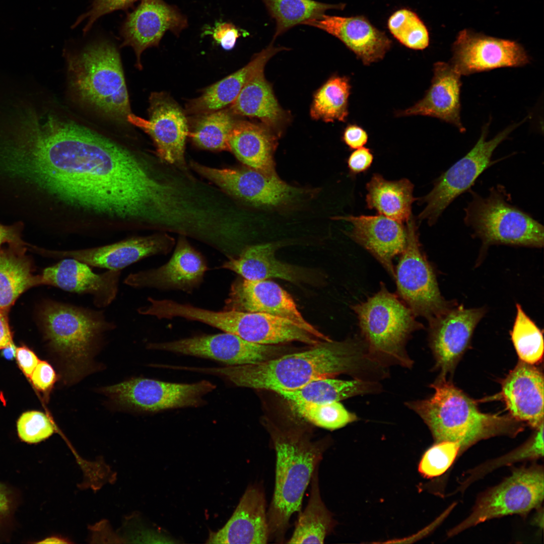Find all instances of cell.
<instances>
[{
	"label": "cell",
	"instance_id": "cell-1",
	"mask_svg": "<svg viewBox=\"0 0 544 544\" xmlns=\"http://www.w3.org/2000/svg\"><path fill=\"white\" fill-rule=\"evenodd\" d=\"M9 168L67 204L158 228L171 222L181 202L174 172L152 168L109 139L51 112L26 122Z\"/></svg>",
	"mask_w": 544,
	"mask_h": 544
},
{
	"label": "cell",
	"instance_id": "cell-2",
	"mask_svg": "<svg viewBox=\"0 0 544 544\" xmlns=\"http://www.w3.org/2000/svg\"><path fill=\"white\" fill-rule=\"evenodd\" d=\"M378 364L364 342L356 339L323 342L303 352L281 355L254 364L203 367L204 373L225 379L239 387L277 393L342 373L358 374Z\"/></svg>",
	"mask_w": 544,
	"mask_h": 544
},
{
	"label": "cell",
	"instance_id": "cell-3",
	"mask_svg": "<svg viewBox=\"0 0 544 544\" xmlns=\"http://www.w3.org/2000/svg\"><path fill=\"white\" fill-rule=\"evenodd\" d=\"M431 386L434 389L432 396L408 402L406 405L423 419L436 443L455 442L463 450L481 439L517 429L518 421L513 418L482 413L471 398L445 376H441Z\"/></svg>",
	"mask_w": 544,
	"mask_h": 544
},
{
	"label": "cell",
	"instance_id": "cell-4",
	"mask_svg": "<svg viewBox=\"0 0 544 544\" xmlns=\"http://www.w3.org/2000/svg\"><path fill=\"white\" fill-rule=\"evenodd\" d=\"M276 454L275 486L267 512L269 538L283 543L292 514L300 512L305 491L325 446L300 431H270Z\"/></svg>",
	"mask_w": 544,
	"mask_h": 544
},
{
	"label": "cell",
	"instance_id": "cell-5",
	"mask_svg": "<svg viewBox=\"0 0 544 544\" xmlns=\"http://www.w3.org/2000/svg\"><path fill=\"white\" fill-rule=\"evenodd\" d=\"M69 86L77 99L108 118L128 123L132 114L119 52L106 40L67 56Z\"/></svg>",
	"mask_w": 544,
	"mask_h": 544
},
{
	"label": "cell",
	"instance_id": "cell-6",
	"mask_svg": "<svg viewBox=\"0 0 544 544\" xmlns=\"http://www.w3.org/2000/svg\"><path fill=\"white\" fill-rule=\"evenodd\" d=\"M40 318L46 339L60 358L67 384L89 372L92 355L104 333L116 327L103 311L55 301L45 303Z\"/></svg>",
	"mask_w": 544,
	"mask_h": 544
},
{
	"label": "cell",
	"instance_id": "cell-7",
	"mask_svg": "<svg viewBox=\"0 0 544 544\" xmlns=\"http://www.w3.org/2000/svg\"><path fill=\"white\" fill-rule=\"evenodd\" d=\"M352 307L372 359L380 365L384 359L411 367L413 363L405 345L410 335L423 326L409 308L383 283L373 296Z\"/></svg>",
	"mask_w": 544,
	"mask_h": 544
},
{
	"label": "cell",
	"instance_id": "cell-8",
	"mask_svg": "<svg viewBox=\"0 0 544 544\" xmlns=\"http://www.w3.org/2000/svg\"><path fill=\"white\" fill-rule=\"evenodd\" d=\"M469 192L471 198L464 209V222L485 246H543V225L511 204L503 186L492 187L486 197L471 189Z\"/></svg>",
	"mask_w": 544,
	"mask_h": 544
},
{
	"label": "cell",
	"instance_id": "cell-9",
	"mask_svg": "<svg viewBox=\"0 0 544 544\" xmlns=\"http://www.w3.org/2000/svg\"><path fill=\"white\" fill-rule=\"evenodd\" d=\"M522 122L509 126L488 141L489 124L485 125L472 148L437 178L431 191L419 199L426 205L418 218L426 220L430 226L435 224L450 204L470 189L480 175L496 163L492 160L494 151Z\"/></svg>",
	"mask_w": 544,
	"mask_h": 544
},
{
	"label": "cell",
	"instance_id": "cell-10",
	"mask_svg": "<svg viewBox=\"0 0 544 544\" xmlns=\"http://www.w3.org/2000/svg\"><path fill=\"white\" fill-rule=\"evenodd\" d=\"M216 385L203 380L179 383L137 377L101 387L99 391L117 405L139 412L157 413L168 410L198 407Z\"/></svg>",
	"mask_w": 544,
	"mask_h": 544
},
{
	"label": "cell",
	"instance_id": "cell-11",
	"mask_svg": "<svg viewBox=\"0 0 544 544\" xmlns=\"http://www.w3.org/2000/svg\"><path fill=\"white\" fill-rule=\"evenodd\" d=\"M406 243L395 270L398 295L415 316L429 322L449 306L441 295L434 270L421 248L413 217L407 221Z\"/></svg>",
	"mask_w": 544,
	"mask_h": 544
},
{
	"label": "cell",
	"instance_id": "cell-12",
	"mask_svg": "<svg viewBox=\"0 0 544 544\" xmlns=\"http://www.w3.org/2000/svg\"><path fill=\"white\" fill-rule=\"evenodd\" d=\"M544 496V475L540 468L514 471L483 496L471 514L450 532L452 536L486 520L524 514L538 507Z\"/></svg>",
	"mask_w": 544,
	"mask_h": 544
},
{
	"label": "cell",
	"instance_id": "cell-13",
	"mask_svg": "<svg viewBox=\"0 0 544 544\" xmlns=\"http://www.w3.org/2000/svg\"><path fill=\"white\" fill-rule=\"evenodd\" d=\"M191 168L222 190L254 206L274 207L295 200L302 193L277 175L250 168H218L192 161Z\"/></svg>",
	"mask_w": 544,
	"mask_h": 544
},
{
	"label": "cell",
	"instance_id": "cell-14",
	"mask_svg": "<svg viewBox=\"0 0 544 544\" xmlns=\"http://www.w3.org/2000/svg\"><path fill=\"white\" fill-rule=\"evenodd\" d=\"M147 348L208 359L229 366L259 363L281 356L283 351L276 345L253 343L225 332L152 343L148 344Z\"/></svg>",
	"mask_w": 544,
	"mask_h": 544
},
{
	"label": "cell",
	"instance_id": "cell-15",
	"mask_svg": "<svg viewBox=\"0 0 544 544\" xmlns=\"http://www.w3.org/2000/svg\"><path fill=\"white\" fill-rule=\"evenodd\" d=\"M149 104V120L132 113L128 117V123L149 134L162 162L186 171L184 151L189 128L184 112L177 103L164 92L152 93Z\"/></svg>",
	"mask_w": 544,
	"mask_h": 544
},
{
	"label": "cell",
	"instance_id": "cell-16",
	"mask_svg": "<svg viewBox=\"0 0 544 544\" xmlns=\"http://www.w3.org/2000/svg\"><path fill=\"white\" fill-rule=\"evenodd\" d=\"M224 310L266 313L288 319L323 341L332 339L309 323L291 296L267 280L239 279L231 285Z\"/></svg>",
	"mask_w": 544,
	"mask_h": 544
},
{
	"label": "cell",
	"instance_id": "cell-17",
	"mask_svg": "<svg viewBox=\"0 0 544 544\" xmlns=\"http://www.w3.org/2000/svg\"><path fill=\"white\" fill-rule=\"evenodd\" d=\"M187 27L186 17L175 6L163 0H142L136 8L127 13L121 25V47L133 48L137 65L141 69V56L145 50L158 46L167 31L178 36Z\"/></svg>",
	"mask_w": 544,
	"mask_h": 544
},
{
	"label": "cell",
	"instance_id": "cell-18",
	"mask_svg": "<svg viewBox=\"0 0 544 544\" xmlns=\"http://www.w3.org/2000/svg\"><path fill=\"white\" fill-rule=\"evenodd\" d=\"M529 61L524 48L514 41L463 31L453 44L450 63L461 76H468L499 67L522 66Z\"/></svg>",
	"mask_w": 544,
	"mask_h": 544
},
{
	"label": "cell",
	"instance_id": "cell-19",
	"mask_svg": "<svg viewBox=\"0 0 544 544\" xmlns=\"http://www.w3.org/2000/svg\"><path fill=\"white\" fill-rule=\"evenodd\" d=\"M208 267L203 255L180 235L169 261L155 268L130 274L124 281L134 288L180 290L191 293L201 284Z\"/></svg>",
	"mask_w": 544,
	"mask_h": 544
},
{
	"label": "cell",
	"instance_id": "cell-20",
	"mask_svg": "<svg viewBox=\"0 0 544 544\" xmlns=\"http://www.w3.org/2000/svg\"><path fill=\"white\" fill-rule=\"evenodd\" d=\"M483 308L450 307L429 321L430 344L436 365L445 376L453 371L468 348Z\"/></svg>",
	"mask_w": 544,
	"mask_h": 544
},
{
	"label": "cell",
	"instance_id": "cell-21",
	"mask_svg": "<svg viewBox=\"0 0 544 544\" xmlns=\"http://www.w3.org/2000/svg\"><path fill=\"white\" fill-rule=\"evenodd\" d=\"M175 245L166 233L129 238L111 244L87 249L52 251L56 258H73L89 266L121 270L140 260L157 254H166Z\"/></svg>",
	"mask_w": 544,
	"mask_h": 544
},
{
	"label": "cell",
	"instance_id": "cell-22",
	"mask_svg": "<svg viewBox=\"0 0 544 544\" xmlns=\"http://www.w3.org/2000/svg\"><path fill=\"white\" fill-rule=\"evenodd\" d=\"M120 274L121 270H117L97 274L85 263L65 258L44 269L40 277L42 284L79 294L90 295L94 305L102 308L115 299Z\"/></svg>",
	"mask_w": 544,
	"mask_h": 544
},
{
	"label": "cell",
	"instance_id": "cell-23",
	"mask_svg": "<svg viewBox=\"0 0 544 544\" xmlns=\"http://www.w3.org/2000/svg\"><path fill=\"white\" fill-rule=\"evenodd\" d=\"M223 329L226 332L261 345L298 342L314 346L324 342L288 319L259 312L229 310Z\"/></svg>",
	"mask_w": 544,
	"mask_h": 544
},
{
	"label": "cell",
	"instance_id": "cell-24",
	"mask_svg": "<svg viewBox=\"0 0 544 544\" xmlns=\"http://www.w3.org/2000/svg\"><path fill=\"white\" fill-rule=\"evenodd\" d=\"M333 219L350 222L353 226L348 234L350 237L371 253L394 279L393 259L402 252L406 243V231L402 223L380 214L338 216Z\"/></svg>",
	"mask_w": 544,
	"mask_h": 544
},
{
	"label": "cell",
	"instance_id": "cell-25",
	"mask_svg": "<svg viewBox=\"0 0 544 544\" xmlns=\"http://www.w3.org/2000/svg\"><path fill=\"white\" fill-rule=\"evenodd\" d=\"M269 539L264 493L254 485L247 488L225 525L210 532L207 543L265 544Z\"/></svg>",
	"mask_w": 544,
	"mask_h": 544
},
{
	"label": "cell",
	"instance_id": "cell-26",
	"mask_svg": "<svg viewBox=\"0 0 544 544\" xmlns=\"http://www.w3.org/2000/svg\"><path fill=\"white\" fill-rule=\"evenodd\" d=\"M303 24L321 29L337 38L366 65L382 59L392 44L385 33L362 16L344 17L324 14Z\"/></svg>",
	"mask_w": 544,
	"mask_h": 544
},
{
	"label": "cell",
	"instance_id": "cell-27",
	"mask_svg": "<svg viewBox=\"0 0 544 544\" xmlns=\"http://www.w3.org/2000/svg\"><path fill=\"white\" fill-rule=\"evenodd\" d=\"M543 376L521 361L502 382V396L512 417L538 428L543 423Z\"/></svg>",
	"mask_w": 544,
	"mask_h": 544
},
{
	"label": "cell",
	"instance_id": "cell-28",
	"mask_svg": "<svg viewBox=\"0 0 544 544\" xmlns=\"http://www.w3.org/2000/svg\"><path fill=\"white\" fill-rule=\"evenodd\" d=\"M431 85L424 98L398 116L423 115L437 118L455 126L460 132L465 128L460 119L461 75L450 63L434 64Z\"/></svg>",
	"mask_w": 544,
	"mask_h": 544
},
{
	"label": "cell",
	"instance_id": "cell-29",
	"mask_svg": "<svg viewBox=\"0 0 544 544\" xmlns=\"http://www.w3.org/2000/svg\"><path fill=\"white\" fill-rule=\"evenodd\" d=\"M283 49L286 48L275 47L273 43H270L244 67L209 86L199 97L190 101L186 105V112L198 115L231 105L249 80L256 73L263 71L270 58Z\"/></svg>",
	"mask_w": 544,
	"mask_h": 544
},
{
	"label": "cell",
	"instance_id": "cell-30",
	"mask_svg": "<svg viewBox=\"0 0 544 544\" xmlns=\"http://www.w3.org/2000/svg\"><path fill=\"white\" fill-rule=\"evenodd\" d=\"M275 250L271 243L248 246L236 257L228 258L219 268L232 271L248 280L274 278L295 283L306 279L305 270L278 259Z\"/></svg>",
	"mask_w": 544,
	"mask_h": 544
},
{
	"label": "cell",
	"instance_id": "cell-31",
	"mask_svg": "<svg viewBox=\"0 0 544 544\" xmlns=\"http://www.w3.org/2000/svg\"><path fill=\"white\" fill-rule=\"evenodd\" d=\"M277 145L273 130L244 120L235 121L229 139L230 151L241 162L266 174L276 173L274 154Z\"/></svg>",
	"mask_w": 544,
	"mask_h": 544
},
{
	"label": "cell",
	"instance_id": "cell-32",
	"mask_svg": "<svg viewBox=\"0 0 544 544\" xmlns=\"http://www.w3.org/2000/svg\"><path fill=\"white\" fill-rule=\"evenodd\" d=\"M229 110L235 115L259 119L274 131L285 122L286 113L279 105L271 85L261 71L244 86Z\"/></svg>",
	"mask_w": 544,
	"mask_h": 544
},
{
	"label": "cell",
	"instance_id": "cell-33",
	"mask_svg": "<svg viewBox=\"0 0 544 544\" xmlns=\"http://www.w3.org/2000/svg\"><path fill=\"white\" fill-rule=\"evenodd\" d=\"M414 187L406 178L389 181L374 173L366 184L367 207L400 223L407 222L412 216L413 203L419 199L413 196Z\"/></svg>",
	"mask_w": 544,
	"mask_h": 544
},
{
	"label": "cell",
	"instance_id": "cell-34",
	"mask_svg": "<svg viewBox=\"0 0 544 544\" xmlns=\"http://www.w3.org/2000/svg\"><path fill=\"white\" fill-rule=\"evenodd\" d=\"M375 382L361 379L342 380L324 378L312 381L298 389L278 393L290 402L323 403L378 390Z\"/></svg>",
	"mask_w": 544,
	"mask_h": 544
},
{
	"label": "cell",
	"instance_id": "cell-35",
	"mask_svg": "<svg viewBox=\"0 0 544 544\" xmlns=\"http://www.w3.org/2000/svg\"><path fill=\"white\" fill-rule=\"evenodd\" d=\"M318 466L311 479V491L308 504L301 512L294 532L288 543H322L334 526L330 512L323 503L320 494Z\"/></svg>",
	"mask_w": 544,
	"mask_h": 544
},
{
	"label": "cell",
	"instance_id": "cell-36",
	"mask_svg": "<svg viewBox=\"0 0 544 544\" xmlns=\"http://www.w3.org/2000/svg\"><path fill=\"white\" fill-rule=\"evenodd\" d=\"M276 21L274 39L298 24L317 19L331 9L342 10L344 4H328L313 0H261Z\"/></svg>",
	"mask_w": 544,
	"mask_h": 544
},
{
	"label": "cell",
	"instance_id": "cell-37",
	"mask_svg": "<svg viewBox=\"0 0 544 544\" xmlns=\"http://www.w3.org/2000/svg\"><path fill=\"white\" fill-rule=\"evenodd\" d=\"M42 284L41 277L33 276L27 259L0 251V311L5 312L30 287Z\"/></svg>",
	"mask_w": 544,
	"mask_h": 544
},
{
	"label": "cell",
	"instance_id": "cell-38",
	"mask_svg": "<svg viewBox=\"0 0 544 544\" xmlns=\"http://www.w3.org/2000/svg\"><path fill=\"white\" fill-rule=\"evenodd\" d=\"M188 135L200 148L211 151H230L229 139L236 120L229 109L196 115Z\"/></svg>",
	"mask_w": 544,
	"mask_h": 544
},
{
	"label": "cell",
	"instance_id": "cell-39",
	"mask_svg": "<svg viewBox=\"0 0 544 544\" xmlns=\"http://www.w3.org/2000/svg\"><path fill=\"white\" fill-rule=\"evenodd\" d=\"M350 89L348 78L334 76L330 78L314 96L310 109L311 117L326 122L345 121L348 115Z\"/></svg>",
	"mask_w": 544,
	"mask_h": 544
},
{
	"label": "cell",
	"instance_id": "cell-40",
	"mask_svg": "<svg viewBox=\"0 0 544 544\" xmlns=\"http://www.w3.org/2000/svg\"><path fill=\"white\" fill-rule=\"evenodd\" d=\"M516 315L511 331V339L520 360L533 365L542 360L543 354L542 333L526 315L520 305L516 304Z\"/></svg>",
	"mask_w": 544,
	"mask_h": 544
},
{
	"label": "cell",
	"instance_id": "cell-41",
	"mask_svg": "<svg viewBox=\"0 0 544 544\" xmlns=\"http://www.w3.org/2000/svg\"><path fill=\"white\" fill-rule=\"evenodd\" d=\"M295 412L312 424L333 430L342 428L358 419L339 401L323 403L290 402Z\"/></svg>",
	"mask_w": 544,
	"mask_h": 544
},
{
	"label": "cell",
	"instance_id": "cell-42",
	"mask_svg": "<svg viewBox=\"0 0 544 544\" xmlns=\"http://www.w3.org/2000/svg\"><path fill=\"white\" fill-rule=\"evenodd\" d=\"M388 27L393 36L408 48L422 50L429 45L426 27L411 10L403 9L394 13L388 19Z\"/></svg>",
	"mask_w": 544,
	"mask_h": 544
},
{
	"label": "cell",
	"instance_id": "cell-43",
	"mask_svg": "<svg viewBox=\"0 0 544 544\" xmlns=\"http://www.w3.org/2000/svg\"><path fill=\"white\" fill-rule=\"evenodd\" d=\"M460 450V447L456 443L436 442L423 455L419 465V471L427 478L442 474L451 466Z\"/></svg>",
	"mask_w": 544,
	"mask_h": 544
},
{
	"label": "cell",
	"instance_id": "cell-44",
	"mask_svg": "<svg viewBox=\"0 0 544 544\" xmlns=\"http://www.w3.org/2000/svg\"><path fill=\"white\" fill-rule=\"evenodd\" d=\"M18 436L23 441L34 444L51 436L55 427L50 419L44 413L30 411L23 414L17 422Z\"/></svg>",
	"mask_w": 544,
	"mask_h": 544
},
{
	"label": "cell",
	"instance_id": "cell-45",
	"mask_svg": "<svg viewBox=\"0 0 544 544\" xmlns=\"http://www.w3.org/2000/svg\"><path fill=\"white\" fill-rule=\"evenodd\" d=\"M139 0H93L89 10L81 15L72 26L74 28L84 20H87L83 28L86 34L101 17L117 10L127 9Z\"/></svg>",
	"mask_w": 544,
	"mask_h": 544
},
{
	"label": "cell",
	"instance_id": "cell-46",
	"mask_svg": "<svg viewBox=\"0 0 544 544\" xmlns=\"http://www.w3.org/2000/svg\"><path fill=\"white\" fill-rule=\"evenodd\" d=\"M18 504V497L16 491L0 482V540H8L9 538Z\"/></svg>",
	"mask_w": 544,
	"mask_h": 544
},
{
	"label": "cell",
	"instance_id": "cell-47",
	"mask_svg": "<svg viewBox=\"0 0 544 544\" xmlns=\"http://www.w3.org/2000/svg\"><path fill=\"white\" fill-rule=\"evenodd\" d=\"M205 32L211 34L215 41L227 50L234 47L237 39L241 35V30L227 22H217L214 27Z\"/></svg>",
	"mask_w": 544,
	"mask_h": 544
},
{
	"label": "cell",
	"instance_id": "cell-48",
	"mask_svg": "<svg viewBox=\"0 0 544 544\" xmlns=\"http://www.w3.org/2000/svg\"><path fill=\"white\" fill-rule=\"evenodd\" d=\"M33 384L42 391L50 390L57 380L53 367L47 362L40 361L31 376Z\"/></svg>",
	"mask_w": 544,
	"mask_h": 544
},
{
	"label": "cell",
	"instance_id": "cell-49",
	"mask_svg": "<svg viewBox=\"0 0 544 544\" xmlns=\"http://www.w3.org/2000/svg\"><path fill=\"white\" fill-rule=\"evenodd\" d=\"M374 156L370 150L365 147L356 149L347 160L350 173L353 176L366 172L371 166Z\"/></svg>",
	"mask_w": 544,
	"mask_h": 544
},
{
	"label": "cell",
	"instance_id": "cell-50",
	"mask_svg": "<svg viewBox=\"0 0 544 544\" xmlns=\"http://www.w3.org/2000/svg\"><path fill=\"white\" fill-rule=\"evenodd\" d=\"M15 357L24 374L30 378L40 360L33 352L26 347L16 348Z\"/></svg>",
	"mask_w": 544,
	"mask_h": 544
},
{
	"label": "cell",
	"instance_id": "cell-51",
	"mask_svg": "<svg viewBox=\"0 0 544 544\" xmlns=\"http://www.w3.org/2000/svg\"><path fill=\"white\" fill-rule=\"evenodd\" d=\"M343 141L350 149H357L367 143L368 134L361 127L356 125H350L344 131Z\"/></svg>",
	"mask_w": 544,
	"mask_h": 544
},
{
	"label": "cell",
	"instance_id": "cell-52",
	"mask_svg": "<svg viewBox=\"0 0 544 544\" xmlns=\"http://www.w3.org/2000/svg\"><path fill=\"white\" fill-rule=\"evenodd\" d=\"M13 344L12 334L5 312L0 311V350Z\"/></svg>",
	"mask_w": 544,
	"mask_h": 544
},
{
	"label": "cell",
	"instance_id": "cell-53",
	"mask_svg": "<svg viewBox=\"0 0 544 544\" xmlns=\"http://www.w3.org/2000/svg\"><path fill=\"white\" fill-rule=\"evenodd\" d=\"M20 241L17 229L0 224V247L6 243H18Z\"/></svg>",
	"mask_w": 544,
	"mask_h": 544
},
{
	"label": "cell",
	"instance_id": "cell-54",
	"mask_svg": "<svg viewBox=\"0 0 544 544\" xmlns=\"http://www.w3.org/2000/svg\"><path fill=\"white\" fill-rule=\"evenodd\" d=\"M16 349V348L13 344L3 349V354L7 359H12L15 356Z\"/></svg>",
	"mask_w": 544,
	"mask_h": 544
},
{
	"label": "cell",
	"instance_id": "cell-55",
	"mask_svg": "<svg viewBox=\"0 0 544 544\" xmlns=\"http://www.w3.org/2000/svg\"><path fill=\"white\" fill-rule=\"evenodd\" d=\"M67 541H65L64 539L61 537L51 536L48 537L42 541L37 542V543H67Z\"/></svg>",
	"mask_w": 544,
	"mask_h": 544
}]
</instances>
